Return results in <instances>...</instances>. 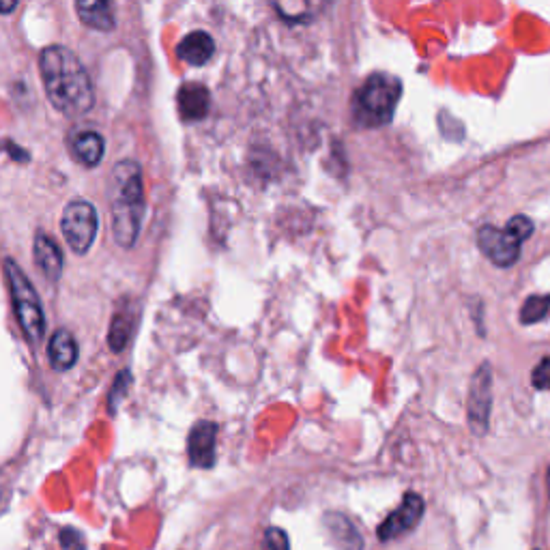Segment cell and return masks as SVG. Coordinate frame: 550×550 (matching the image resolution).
<instances>
[{"label": "cell", "mask_w": 550, "mask_h": 550, "mask_svg": "<svg viewBox=\"0 0 550 550\" xmlns=\"http://www.w3.org/2000/svg\"><path fill=\"white\" fill-rule=\"evenodd\" d=\"M41 80L52 106L67 117H82L95 104L89 71L65 46H48L39 54Z\"/></svg>", "instance_id": "1"}, {"label": "cell", "mask_w": 550, "mask_h": 550, "mask_svg": "<svg viewBox=\"0 0 550 550\" xmlns=\"http://www.w3.org/2000/svg\"><path fill=\"white\" fill-rule=\"evenodd\" d=\"M144 185L142 168L134 159H123L112 172L110 181V217L112 235L121 248H132L144 220Z\"/></svg>", "instance_id": "2"}, {"label": "cell", "mask_w": 550, "mask_h": 550, "mask_svg": "<svg viewBox=\"0 0 550 550\" xmlns=\"http://www.w3.org/2000/svg\"><path fill=\"white\" fill-rule=\"evenodd\" d=\"M402 84L389 74H374L357 91L353 101L355 121L361 127H381L394 119Z\"/></svg>", "instance_id": "3"}, {"label": "cell", "mask_w": 550, "mask_h": 550, "mask_svg": "<svg viewBox=\"0 0 550 550\" xmlns=\"http://www.w3.org/2000/svg\"><path fill=\"white\" fill-rule=\"evenodd\" d=\"M5 271H7L11 301H13V310H16V316H18V323L24 331L26 340L33 346H39L43 340V334H46V314H43L41 299L35 291L33 282L26 278L16 260L7 258Z\"/></svg>", "instance_id": "4"}, {"label": "cell", "mask_w": 550, "mask_h": 550, "mask_svg": "<svg viewBox=\"0 0 550 550\" xmlns=\"http://www.w3.org/2000/svg\"><path fill=\"white\" fill-rule=\"evenodd\" d=\"M61 230L71 250L76 254H86L93 248L99 230L97 209L89 200L69 202L61 215Z\"/></svg>", "instance_id": "5"}, {"label": "cell", "mask_w": 550, "mask_h": 550, "mask_svg": "<svg viewBox=\"0 0 550 550\" xmlns=\"http://www.w3.org/2000/svg\"><path fill=\"white\" fill-rule=\"evenodd\" d=\"M477 245L499 267H512L520 256V243L505 228L499 230L495 226H484L477 233Z\"/></svg>", "instance_id": "6"}, {"label": "cell", "mask_w": 550, "mask_h": 550, "mask_svg": "<svg viewBox=\"0 0 550 550\" xmlns=\"http://www.w3.org/2000/svg\"><path fill=\"white\" fill-rule=\"evenodd\" d=\"M490 394H492L490 366L482 364L473 376L471 392H469V422L477 434H484L488 428V415H490V402H492Z\"/></svg>", "instance_id": "7"}, {"label": "cell", "mask_w": 550, "mask_h": 550, "mask_svg": "<svg viewBox=\"0 0 550 550\" xmlns=\"http://www.w3.org/2000/svg\"><path fill=\"white\" fill-rule=\"evenodd\" d=\"M424 516V499L415 495V492H407L402 499V505L385 518V523L379 527V538L383 542H389L400 535L409 533L419 523V518Z\"/></svg>", "instance_id": "8"}, {"label": "cell", "mask_w": 550, "mask_h": 550, "mask_svg": "<svg viewBox=\"0 0 550 550\" xmlns=\"http://www.w3.org/2000/svg\"><path fill=\"white\" fill-rule=\"evenodd\" d=\"M215 441H217V424L198 422L187 441V452L194 467L211 469L215 465Z\"/></svg>", "instance_id": "9"}, {"label": "cell", "mask_w": 550, "mask_h": 550, "mask_svg": "<svg viewBox=\"0 0 550 550\" xmlns=\"http://www.w3.org/2000/svg\"><path fill=\"white\" fill-rule=\"evenodd\" d=\"M177 104H179V114L185 123H194L202 121L207 117L209 106H211V95L202 84L196 82H187L183 84L179 93H177Z\"/></svg>", "instance_id": "10"}, {"label": "cell", "mask_w": 550, "mask_h": 550, "mask_svg": "<svg viewBox=\"0 0 550 550\" xmlns=\"http://www.w3.org/2000/svg\"><path fill=\"white\" fill-rule=\"evenodd\" d=\"M33 256H35V265L37 269L46 275L50 282H56L61 278L63 273V252L56 241L46 235V233H37L35 237V248H33Z\"/></svg>", "instance_id": "11"}, {"label": "cell", "mask_w": 550, "mask_h": 550, "mask_svg": "<svg viewBox=\"0 0 550 550\" xmlns=\"http://www.w3.org/2000/svg\"><path fill=\"white\" fill-rule=\"evenodd\" d=\"M177 54H179V59L185 61L187 65L202 67V65H207L213 59L215 41L205 31H194L179 43Z\"/></svg>", "instance_id": "12"}, {"label": "cell", "mask_w": 550, "mask_h": 550, "mask_svg": "<svg viewBox=\"0 0 550 550\" xmlns=\"http://www.w3.org/2000/svg\"><path fill=\"white\" fill-rule=\"evenodd\" d=\"M48 357H50V366L54 370L63 372V370L74 368L78 361L76 338L71 336L67 329L54 331V336L50 338V344H48Z\"/></svg>", "instance_id": "13"}, {"label": "cell", "mask_w": 550, "mask_h": 550, "mask_svg": "<svg viewBox=\"0 0 550 550\" xmlns=\"http://www.w3.org/2000/svg\"><path fill=\"white\" fill-rule=\"evenodd\" d=\"M71 151H74L80 164L93 168L101 162V159H104L106 142L97 132L86 129V132H80L74 140H71Z\"/></svg>", "instance_id": "14"}, {"label": "cell", "mask_w": 550, "mask_h": 550, "mask_svg": "<svg viewBox=\"0 0 550 550\" xmlns=\"http://www.w3.org/2000/svg\"><path fill=\"white\" fill-rule=\"evenodd\" d=\"M76 11L82 20V24L95 28V31H112L117 22H114V11L110 3H104V0H91V3H76Z\"/></svg>", "instance_id": "15"}, {"label": "cell", "mask_w": 550, "mask_h": 550, "mask_svg": "<svg viewBox=\"0 0 550 550\" xmlns=\"http://www.w3.org/2000/svg\"><path fill=\"white\" fill-rule=\"evenodd\" d=\"M132 329H134V316L129 310H119L112 316L108 344L114 353H121L125 349L129 336H132Z\"/></svg>", "instance_id": "16"}, {"label": "cell", "mask_w": 550, "mask_h": 550, "mask_svg": "<svg viewBox=\"0 0 550 550\" xmlns=\"http://www.w3.org/2000/svg\"><path fill=\"white\" fill-rule=\"evenodd\" d=\"M548 310H550V295H533L525 301L523 310H520V323L525 325L540 323L548 314Z\"/></svg>", "instance_id": "17"}, {"label": "cell", "mask_w": 550, "mask_h": 550, "mask_svg": "<svg viewBox=\"0 0 550 550\" xmlns=\"http://www.w3.org/2000/svg\"><path fill=\"white\" fill-rule=\"evenodd\" d=\"M505 230L523 245V241H527L531 235H533V222L529 220L527 215H516L512 217V220L508 222V226H505Z\"/></svg>", "instance_id": "18"}, {"label": "cell", "mask_w": 550, "mask_h": 550, "mask_svg": "<svg viewBox=\"0 0 550 550\" xmlns=\"http://www.w3.org/2000/svg\"><path fill=\"white\" fill-rule=\"evenodd\" d=\"M263 550H288V535L278 527L267 529L265 540H263Z\"/></svg>", "instance_id": "19"}, {"label": "cell", "mask_w": 550, "mask_h": 550, "mask_svg": "<svg viewBox=\"0 0 550 550\" xmlns=\"http://www.w3.org/2000/svg\"><path fill=\"white\" fill-rule=\"evenodd\" d=\"M129 383H132V374H129L127 370H123V372L117 376V381H114V387L110 389V409H112V411L117 409V404H119V400L123 398V394L127 392Z\"/></svg>", "instance_id": "20"}, {"label": "cell", "mask_w": 550, "mask_h": 550, "mask_svg": "<svg viewBox=\"0 0 550 550\" xmlns=\"http://www.w3.org/2000/svg\"><path fill=\"white\" fill-rule=\"evenodd\" d=\"M531 383L538 389H550V357H544L531 374Z\"/></svg>", "instance_id": "21"}, {"label": "cell", "mask_w": 550, "mask_h": 550, "mask_svg": "<svg viewBox=\"0 0 550 550\" xmlns=\"http://www.w3.org/2000/svg\"><path fill=\"white\" fill-rule=\"evenodd\" d=\"M82 538L76 529H63L61 531V544L69 550H82Z\"/></svg>", "instance_id": "22"}, {"label": "cell", "mask_w": 550, "mask_h": 550, "mask_svg": "<svg viewBox=\"0 0 550 550\" xmlns=\"http://www.w3.org/2000/svg\"><path fill=\"white\" fill-rule=\"evenodd\" d=\"M18 3H0V13H11V11H16Z\"/></svg>", "instance_id": "23"}]
</instances>
